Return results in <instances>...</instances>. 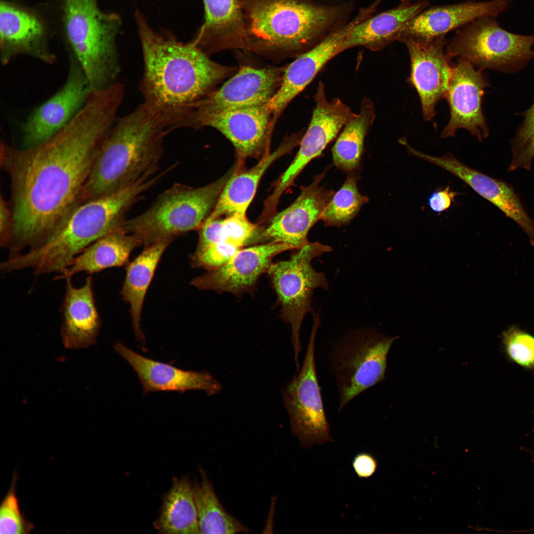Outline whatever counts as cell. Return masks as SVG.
Returning a JSON list of instances; mask_svg holds the SVG:
<instances>
[{"mask_svg":"<svg viewBox=\"0 0 534 534\" xmlns=\"http://www.w3.org/2000/svg\"><path fill=\"white\" fill-rule=\"evenodd\" d=\"M120 107L111 94L91 92L73 118L41 143L18 148L0 142V165L11 188L10 256L41 245L77 206Z\"/></svg>","mask_w":534,"mask_h":534,"instance_id":"6da1fadb","label":"cell"},{"mask_svg":"<svg viewBox=\"0 0 534 534\" xmlns=\"http://www.w3.org/2000/svg\"><path fill=\"white\" fill-rule=\"evenodd\" d=\"M134 18L143 60V103L170 132L182 127L196 103L231 68L210 59L193 40L184 43L170 32H156L138 10Z\"/></svg>","mask_w":534,"mask_h":534,"instance_id":"7a4b0ae2","label":"cell"},{"mask_svg":"<svg viewBox=\"0 0 534 534\" xmlns=\"http://www.w3.org/2000/svg\"><path fill=\"white\" fill-rule=\"evenodd\" d=\"M169 132L163 120L143 102L117 119L99 148L77 205L155 174Z\"/></svg>","mask_w":534,"mask_h":534,"instance_id":"3957f363","label":"cell"},{"mask_svg":"<svg viewBox=\"0 0 534 534\" xmlns=\"http://www.w3.org/2000/svg\"><path fill=\"white\" fill-rule=\"evenodd\" d=\"M154 181L145 178L75 207L41 246L2 262L3 273L31 269L37 276L59 273L99 238L122 227L131 207Z\"/></svg>","mask_w":534,"mask_h":534,"instance_id":"277c9868","label":"cell"},{"mask_svg":"<svg viewBox=\"0 0 534 534\" xmlns=\"http://www.w3.org/2000/svg\"><path fill=\"white\" fill-rule=\"evenodd\" d=\"M56 29L70 56L81 66L91 91L113 84L119 72L116 40L121 20L97 0H50Z\"/></svg>","mask_w":534,"mask_h":534,"instance_id":"5b68a950","label":"cell"},{"mask_svg":"<svg viewBox=\"0 0 534 534\" xmlns=\"http://www.w3.org/2000/svg\"><path fill=\"white\" fill-rule=\"evenodd\" d=\"M336 11L293 0H260L247 12V49L296 55L315 45Z\"/></svg>","mask_w":534,"mask_h":534,"instance_id":"8992f818","label":"cell"},{"mask_svg":"<svg viewBox=\"0 0 534 534\" xmlns=\"http://www.w3.org/2000/svg\"><path fill=\"white\" fill-rule=\"evenodd\" d=\"M233 170L200 187L174 184L142 213L126 220L121 228L144 246L198 229L216 206Z\"/></svg>","mask_w":534,"mask_h":534,"instance_id":"52a82bcc","label":"cell"},{"mask_svg":"<svg viewBox=\"0 0 534 534\" xmlns=\"http://www.w3.org/2000/svg\"><path fill=\"white\" fill-rule=\"evenodd\" d=\"M534 34L511 33L500 26L496 17L485 16L460 28L446 52L451 59L458 57L481 70L513 73L534 58Z\"/></svg>","mask_w":534,"mask_h":534,"instance_id":"ba28073f","label":"cell"},{"mask_svg":"<svg viewBox=\"0 0 534 534\" xmlns=\"http://www.w3.org/2000/svg\"><path fill=\"white\" fill-rule=\"evenodd\" d=\"M398 338L363 329L346 335L333 346L329 359L338 393L339 411L384 380L388 354Z\"/></svg>","mask_w":534,"mask_h":534,"instance_id":"9c48e42d","label":"cell"},{"mask_svg":"<svg viewBox=\"0 0 534 534\" xmlns=\"http://www.w3.org/2000/svg\"><path fill=\"white\" fill-rule=\"evenodd\" d=\"M331 250L317 242H309L289 259L272 263L267 272L281 306V318L291 327L297 370L301 351L300 330L306 313L311 310L313 291L317 288L328 289L324 274L316 271L312 261Z\"/></svg>","mask_w":534,"mask_h":534,"instance_id":"30bf717a","label":"cell"},{"mask_svg":"<svg viewBox=\"0 0 534 534\" xmlns=\"http://www.w3.org/2000/svg\"><path fill=\"white\" fill-rule=\"evenodd\" d=\"M56 34L47 2L29 5L16 0H0V57L3 65L20 55L54 63L56 56L50 42Z\"/></svg>","mask_w":534,"mask_h":534,"instance_id":"8fae6325","label":"cell"},{"mask_svg":"<svg viewBox=\"0 0 534 534\" xmlns=\"http://www.w3.org/2000/svg\"><path fill=\"white\" fill-rule=\"evenodd\" d=\"M319 320L314 318L302 367L283 392L292 432L302 447L332 442L318 382L314 356Z\"/></svg>","mask_w":534,"mask_h":534,"instance_id":"7c38bea8","label":"cell"},{"mask_svg":"<svg viewBox=\"0 0 534 534\" xmlns=\"http://www.w3.org/2000/svg\"><path fill=\"white\" fill-rule=\"evenodd\" d=\"M315 103L312 117L300 142L299 150L286 171L277 179L266 204L276 208L283 193L312 159L321 155L345 124L356 115L341 99L328 100L324 83L319 81L313 95Z\"/></svg>","mask_w":534,"mask_h":534,"instance_id":"4fadbf2b","label":"cell"},{"mask_svg":"<svg viewBox=\"0 0 534 534\" xmlns=\"http://www.w3.org/2000/svg\"><path fill=\"white\" fill-rule=\"evenodd\" d=\"M268 102L263 105L195 117L184 127H211L233 144L237 157L236 166L244 167L246 159L259 160L269 152L271 116Z\"/></svg>","mask_w":534,"mask_h":534,"instance_id":"5bb4252c","label":"cell"},{"mask_svg":"<svg viewBox=\"0 0 534 534\" xmlns=\"http://www.w3.org/2000/svg\"><path fill=\"white\" fill-rule=\"evenodd\" d=\"M284 69L240 67L220 89L211 91L198 102L184 123L199 116L268 102L281 85Z\"/></svg>","mask_w":534,"mask_h":534,"instance_id":"9a60e30c","label":"cell"},{"mask_svg":"<svg viewBox=\"0 0 534 534\" xmlns=\"http://www.w3.org/2000/svg\"><path fill=\"white\" fill-rule=\"evenodd\" d=\"M90 92L79 63L70 56L63 86L32 112L22 127L23 147L36 145L57 132L82 109Z\"/></svg>","mask_w":534,"mask_h":534,"instance_id":"2e32d148","label":"cell"},{"mask_svg":"<svg viewBox=\"0 0 534 534\" xmlns=\"http://www.w3.org/2000/svg\"><path fill=\"white\" fill-rule=\"evenodd\" d=\"M445 36L430 40L404 37L399 41L408 49L411 63L408 83L419 96L425 120L430 121L441 99H446L452 72L451 58L446 51Z\"/></svg>","mask_w":534,"mask_h":534,"instance_id":"e0dca14e","label":"cell"},{"mask_svg":"<svg viewBox=\"0 0 534 534\" xmlns=\"http://www.w3.org/2000/svg\"><path fill=\"white\" fill-rule=\"evenodd\" d=\"M452 68L446 99L450 117L441 134L443 138L454 136L458 129H465L482 141L489 135L482 103L489 86L481 69L476 70L469 62L459 59Z\"/></svg>","mask_w":534,"mask_h":534,"instance_id":"ac0fdd59","label":"cell"},{"mask_svg":"<svg viewBox=\"0 0 534 534\" xmlns=\"http://www.w3.org/2000/svg\"><path fill=\"white\" fill-rule=\"evenodd\" d=\"M291 250L282 243L268 242L244 247L219 268L194 278L191 285L200 290L236 295L253 292L259 277L267 272L273 258Z\"/></svg>","mask_w":534,"mask_h":534,"instance_id":"d6986e66","label":"cell"},{"mask_svg":"<svg viewBox=\"0 0 534 534\" xmlns=\"http://www.w3.org/2000/svg\"><path fill=\"white\" fill-rule=\"evenodd\" d=\"M367 17V12L361 10L350 23L329 34L285 67L281 85L268 102L274 120L312 82L327 63L341 52V46L348 35Z\"/></svg>","mask_w":534,"mask_h":534,"instance_id":"ffe728a7","label":"cell"},{"mask_svg":"<svg viewBox=\"0 0 534 534\" xmlns=\"http://www.w3.org/2000/svg\"><path fill=\"white\" fill-rule=\"evenodd\" d=\"M323 174L316 176L311 184L302 187L299 196L287 208L274 215L263 230L262 241L277 242L291 250L300 249L309 242L308 233L320 219L334 192L320 183Z\"/></svg>","mask_w":534,"mask_h":534,"instance_id":"44dd1931","label":"cell"},{"mask_svg":"<svg viewBox=\"0 0 534 534\" xmlns=\"http://www.w3.org/2000/svg\"><path fill=\"white\" fill-rule=\"evenodd\" d=\"M116 352L132 366L137 375L144 394L156 392L204 391L208 395L219 393L220 383L207 372L184 370L171 364L145 357L120 342Z\"/></svg>","mask_w":534,"mask_h":534,"instance_id":"7402d4cb","label":"cell"},{"mask_svg":"<svg viewBox=\"0 0 534 534\" xmlns=\"http://www.w3.org/2000/svg\"><path fill=\"white\" fill-rule=\"evenodd\" d=\"M510 3V0H469L425 9L405 24L398 41L404 37L427 40L445 36L480 17H496L507 10Z\"/></svg>","mask_w":534,"mask_h":534,"instance_id":"603a6c76","label":"cell"},{"mask_svg":"<svg viewBox=\"0 0 534 534\" xmlns=\"http://www.w3.org/2000/svg\"><path fill=\"white\" fill-rule=\"evenodd\" d=\"M435 163L437 166L466 183L516 222L527 234L531 245L534 246V222L511 185L470 168L450 153L438 157Z\"/></svg>","mask_w":534,"mask_h":534,"instance_id":"cb8c5ba5","label":"cell"},{"mask_svg":"<svg viewBox=\"0 0 534 534\" xmlns=\"http://www.w3.org/2000/svg\"><path fill=\"white\" fill-rule=\"evenodd\" d=\"M65 291L61 306V337L68 349H80L94 344L101 325L93 290L91 275L84 284L75 287L72 277L65 279Z\"/></svg>","mask_w":534,"mask_h":534,"instance_id":"d4e9b609","label":"cell"},{"mask_svg":"<svg viewBox=\"0 0 534 534\" xmlns=\"http://www.w3.org/2000/svg\"><path fill=\"white\" fill-rule=\"evenodd\" d=\"M300 140L297 136L289 138L274 152L261 158L256 165L249 170L235 166L216 206L207 218L215 219L235 214L246 215L265 172L275 161L299 143Z\"/></svg>","mask_w":534,"mask_h":534,"instance_id":"484cf974","label":"cell"},{"mask_svg":"<svg viewBox=\"0 0 534 534\" xmlns=\"http://www.w3.org/2000/svg\"><path fill=\"white\" fill-rule=\"evenodd\" d=\"M427 0L401 1L398 6L374 16L369 17L356 25L347 37L341 47L342 52L355 46H362L378 51L399 40L405 24L428 6Z\"/></svg>","mask_w":534,"mask_h":534,"instance_id":"4316f807","label":"cell"},{"mask_svg":"<svg viewBox=\"0 0 534 534\" xmlns=\"http://www.w3.org/2000/svg\"><path fill=\"white\" fill-rule=\"evenodd\" d=\"M203 0L205 22L193 41L205 51L246 49L247 31L237 0Z\"/></svg>","mask_w":534,"mask_h":534,"instance_id":"83f0119b","label":"cell"},{"mask_svg":"<svg viewBox=\"0 0 534 534\" xmlns=\"http://www.w3.org/2000/svg\"><path fill=\"white\" fill-rule=\"evenodd\" d=\"M142 245L134 235L122 228L99 238L75 257L54 279L85 272L91 275L104 269L127 265L132 251Z\"/></svg>","mask_w":534,"mask_h":534,"instance_id":"f1b7e54d","label":"cell"},{"mask_svg":"<svg viewBox=\"0 0 534 534\" xmlns=\"http://www.w3.org/2000/svg\"><path fill=\"white\" fill-rule=\"evenodd\" d=\"M173 240L167 238L145 246L141 253L127 265L121 293L130 306L133 328L140 342L144 341L140 318L145 294L163 254Z\"/></svg>","mask_w":534,"mask_h":534,"instance_id":"f546056e","label":"cell"},{"mask_svg":"<svg viewBox=\"0 0 534 534\" xmlns=\"http://www.w3.org/2000/svg\"><path fill=\"white\" fill-rule=\"evenodd\" d=\"M153 525L161 534H200L193 483L189 475L173 477L170 489L163 495L159 514Z\"/></svg>","mask_w":534,"mask_h":534,"instance_id":"4dcf8cb0","label":"cell"},{"mask_svg":"<svg viewBox=\"0 0 534 534\" xmlns=\"http://www.w3.org/2000/svg\"><path fill=\"white\" fill-rule=\"evenodd\" d=\"M375 118L373 103L370 98L364 97L361 102L359 112L345 124L332 148L333 162L337 167L350 171L358 166L365 136Z\"/></svg>","mask_w":534,"mask_h":534,"instance_id":"1f68e13d","label":"cell"},{"mask_svg":"<svg viewBox=\"0 0 534 534\" xmlns=\"http://www.w3.org/2000/svg\"><path fill=\"white\" fill-rule=\"evenodd\" d=\"M201 479L193 483V493L200 534H236L249 531L227 512L217 497L206 472L199 468Z\"/></svg>","mask_w":534,"mask_h":534,"instance_id":"d6a6232c","label":"cell"},{"mask_svg":"<svg viewBox=\"0 0 534 534\" xmlns=\"http://www.w3.org/2000/svg\"><path fill=\"white\" fill-rule=\"evenodd\" d=\"M368 201L357 187L356 178L349 175L341 188L333 195L320 220L329 225L340 226L350 222Z\"/></svg>","mask_w":534,"mask_h":534,"instance_id":"836d02e7","label":"cell"},{"mask_svg":"<svg viewBox=\"0 0 534 534\" xmlns=\"http://www.w3.org/2000/svg\"><path fill=\"white\" fill-rule=\"evenodd\" d=\"M524 119L511 140L512 157L508 170L530 171L534 159V105L524 114Z\"/></svg>","mask_w":534,"mask_h":534,"instance_id":"e575fe53","label":"cell"},{"mask_svg":"<svg viewBox=\"0 0 534 534\" xmlns=\"http://www.w3.org/2000/svg\"><path fill=\"white\" fill-rule=\"evenodd\" d=\"M18 479V473L14 471L10 488L0 505V534H27L34 529L20 508L16 494Z\"/></svg>","mask_w":534,"mask_h":534,"instance_id":"d590c367","label":"cell"},{"mask_svg":"<svg viewBox=\"0 0 534 534\" xmlns=\"http://www.w3.org/2000/svg\"><path fill=\"white\" fill-rule=\"evenodd\" d=\"M502 342L511 360L524 368L534 369V336L513 325L503 332Z\"/></svg>","mask_w":534,"mask_h":534,"instance_id":"8d00e7d4","label":"cell"},{"mask_svg":"<svg viewBox=\"0 0 534 534\" xmlns=\"http://www.w3.org/2000/svg\"><path fill=\"white\" fill-rule=\"evenodd\" d=\"M241 249L235 244L218 242L209 246L197 257L190 259V265L207 270L215 269L227 263Z\"/></svg>","mask_w":534,"mask_h":534,"instance_id":"74e56055","label":"cell"},{"mask_svg":"<svg viewBox=\"0 0 534 534\" xmlns=\"http://www.w3.org/2000/svg\"><path fill=\"white\" fill-rule=\"evenodd\" d=\"M353 469L360 479H368L372 476L378 468V462L375 457L367 452L357 453L352 461Z\"/></svg>","mask_w":534,"mask_h":534,"instance_id":"f35d334b","label":"cell"},{"mask_svg":"<svg viewBox=\"0 0 534 534\" xmlns=\"http://www.w3.org/2000/svg\"><path fill=\"white\" fill-rule=\"evenodd\" d=\"M13 224V215L10 203L2 194L0 196V245L6 248L9 242Z\"/></svg>","mask_w":534,"mask_h":534,"instance_id":"ab89813d","label":"cell"},{"mask_svg":"<svg viewBox=\"0 0 534 534\" xmlns=\"http://www.w3.org/2000/svg\"><path fill=\"white\" fill-rule=\"evenodd\" d=\"M457 193L450 190L449 186L433 192L429 197L428 204L431 209L436 213H441L451 206Z\"/></svg>","mask_w":534,"mask_h":534,"instance_id":"60d3db41","label":"cell"},{"mask_svg":"<svg viewBox=\"0 0 534 534\" xmlns=\"http://www.w3.org/2000/svg\"><path fill=\"white\" fill-rule=\"evenodd\" d=\"M424 0H416V1H421ZM401 1H412V0H401Z\"/></svg>","mask_w":534,"mask_h":534,"instance_id":"b9f144b4","label":"cell"},{"mask_svg":"<svg viewBox=\"0 0 534 534\" xmlns=\"http://www.w3.org/2000/svg\"><path fill=\"white\" fill-rule=\"evenodd\" d=\"M532 105H534V102L533 103V104H532Z\"/></svg>","mask_w":534,"mask_h":534,"instance_id":"7bdbcfd3","label":"cell"}]
</instances>
